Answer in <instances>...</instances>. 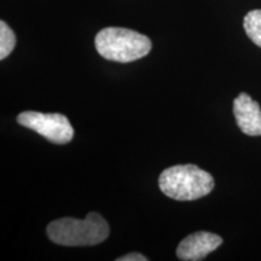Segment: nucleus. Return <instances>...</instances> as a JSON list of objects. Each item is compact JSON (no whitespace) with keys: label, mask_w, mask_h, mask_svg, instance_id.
Masks as SVG:
<instances>
[{"label":"nucleus","mask_w":261,"mask_h":261,"mask_svg":"<svg viewBox=\"0 0 261 261\" xmlns=\"http://www.w3.org/2000/svg\"><path fill=\"white\" fill-rule=\"evenodd\" d=\"M50 241L64 247L96 246L104 242L110 233L109 224L100 214L90 212L85 219L61 218L47 225Z\"/></svg>","instance_id":"1"},{"label":"nucleus","mask_w":261,"mask_h":261,"mask_svg":"<svg viewBox=\"0 0 261 261\" xmlns=\"http://www.w3.org/2000/svg\"><path fill=\"white\" fill-rule=\"evenodd\" d=\"M159 187L175 201H194L211 194L214 179L195 165H177L166 168L159 178Z\"/></svg>","instance_id":"2"},{"label":"nucleus","mask_w":261,"mask_h":261,"mask_svg":"<svg viewBox=\"0 0 261 261\" xmlns=\"http://www.w3.org/2000/svg\"><path fill=\"white\" fill-rule=\"evenodd\" d=\"M98 54L108 61L129 63L140 60L151 51V40L144 34L127 28L108 27L94 38Z\"/></svg>","instance_id":"3"},{"label":"nucleus","mask_w":261,"mask_h":261,"mask_svg":"<svg viewBox=\"0 0 261 261\" xmlns=\"http://www.w3.org/2000/svg\"><path fill=\"white\" fill-rule=\"evenodd\" d=\"M17 122L54 144H67L74 137L73 126L63 114L23 112L17 116Z\"/></svg>","instance_id":"4"},{"label":"nucleus","mask_w":261,"mask_h":261,"mask_svg":"<svg viewBox=\"0 0 261 261\" xmlns=\"http://www.w3.org/2000/svg\"><path fill=\"white\" fill-rule=\"evenodd\" d=\"M223 243V238L218 234L198 231L189 234L179 243L177 248V256L179 260L184 261H200L203 260L208 254L218 249Z\"/></svg>","instance_id":"5"},{"label":"nucleus","mask_w":261,"mask_h":261,"mask_svg":"<svg viewBox=\"0 0 261 261\" xmlns=\"http://www.w3.org/2000/svg\"><path fill=\"white\" fill-rule=\"evenodd\" d=\"M237 126L247 136H261V109L249 94L242 92L233 100Z\"/></svg>","instance_id":"6"},{"label":"nucleus","mask_w":261,"mask_h":261,"mask_svg":"<svg viewBox=\"0 0 261 261\" xmlns=\"http://www.w3.org/2000/svg\"><path fill=\"white\" fill-rule=\"evenodd\" d=\"M243 27L248 38L261 47V10H252L244 16Z\"/></svg>","instance_id":"7"},{"label":"nucleus","mask_w":261,"mask_h":261,"mask_svg":"<svg viewBox=\"0 0 261 261\" xmlns=\"http://www.w3.org/2000/svg\"><path fill=\"white\" fill-rule=\"evenodd\" d=\"M16 46L15 33L4 21H0V60H5Z\"/></svg>","instance_id":"8"},{"label":"nucleus","mask_w":261,"mask_h":261,"mask_svg":"<svg viewBox=\"0 0 261 261\" xmlns=\"http://www.w3.org/2000/svg\"><path fill=\"white\" fill-rule=\"evenodd\" d=\"M149 259L139 253H129L126 255L117 257L116 261H148Z\"/></svg>","instance_id":"9"}]
</instances>
